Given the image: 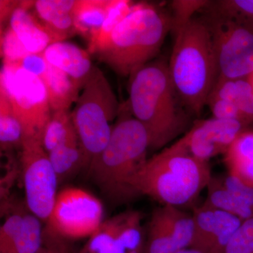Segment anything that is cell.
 <instances>
[{"label": "cell", "instance_id": "1", "mask_svg": "<svg viewBox=\"0 0 253 253\" xmlns=\"http://www.w3.org/2000/svg\"><path fill=\"white\" fill-rule=\"evenodd\" d=\"M150 146L144 126L133 117L127 104L121 106L109 143L88 168L95 184L110 201L126 204L140 196L136 181Z\"/></svg>", "mask_w": 253, "mask_h": 253}, {"label": "cell", "instance_id": "2", "mask_svg": "<svg viewBox=\"0 0 253 253\" xmlns=\"http://www.w3.org/2000/svg\"><path fill=\"white\" fill-rule=\"evenodd\" d=\"M128 91V107L147 131L150 149H162L184 131L186 117L166 61H151L134 71Z\"/></svg>", "mask_w": 253, "mask_h": 253}, {"label": "cell", "instance_id": "3", "mask_svg": "<svg viewBox=\"0 0 253 253\" xmlns=\"http://www.w3.org/2000/svg\"><path fill=\"white\" fill-rule=\"evenodd\" d=\"M172 30V18L156 5L134 2L129 14L91 52L122 77H128L157 55Z\"/></svg>", "mask_w": 253, "mask_h": 253}, {"label": "cell", "instance_id": "4", "mask_svg": "<svg viewBox=\"0 0 253 253\" xmlns=\"http://www.w3.org/2000/svg\"><path fill=\"white\" fill-rule=\"evenodd\" d=\"M169 76L183 104L199 115L217 83V66L207 24L193 18L174 33Z\"/></svg>", "mask_w": 253, "mask_h": 253}, {"label": "cell", "instance_id": "5", "mask_svg": "<svg viewBox=\"0 0 253 253\" xmlns=\"http://www.w3.org/2000/svg\"><path fill=\"white\" fill-rule=\"evenodd\" d=\"M212 177L209 163L191 156L177 142L148 159L136 189L163 206H191Z\"/></svg>", "mask_w": 253, "mask_h": 253}, {"label": "cell", "instance_id": "6", "mask_svg": "<svg viewBox=\"0 0 253 253\" xmlns=\"http://www.w3.org/2000/svg\"><path fill=\"white\" fill-rule=\"evenodd\" d=\"M121 105L107 78L95 66L71 111L73 125L85 156L86 168L105 149Z\"/></svg>", "mask_w": 253, "mask_h": 253}, {"label": "cell", "instance_id": "7", "mask_svg": "<svg viewBox=\"0 0 253 253\" xmlns=\"http://www.w3.org/2000/svg\"><path fill=\"white\" fill-rule=\"evenodd\" d=\"M0 89L7 95L22 126L23 139L41 140L52 113L42 82L16 63H3Z\"/></svg>", "mask_w": 253, "mask_h": 253}, {"label": "cell", "instance_id": "8", "mask_svg": "<svg viewBox=\"0 0 253 253\" xmlns=\"http://www.w3.org/2000/svg\"><path fill=\"white\" fill-rule=\"evenodd\" d=\"M103 217L104 208L97 198L79 188H66L56 196L44 234L63 241L89 238Z\"/></svg>", "mask_w": 253, "mask_h": 253}, {"label": "cell", "instance_id": "9", "mask_svg": "<svg viewBox=\"0 0 253 253\" xmlns=\"http://www.w3.org/2000/svg\"><path fill=\"white\" fill-rule=\"evenodd\" d=\"M207 24L218 79L247 78L253 73V32L239 23L211 14Z\"/></svg>", "mask_w": 253, "mask_h": 253}, {"label": "cell", "instance_id": "10", "mask_svg": "<svg viewBox=\"0 0 253 253\" xmlns=\"http://www.w3.org/2000/svg\"><path fill=\"white\" fill-rule=\"evenodd\" d=\"M20 149L28 209L41 220L47 221L58 194L57 175L41 140L23 139Z\"/></svg>", "mask_w": 253, "mask_h": 253}, {"label": "cell", "instance_id": "11", "mask_svg": "<svg viewBox=\"0 0 253 253\" xmlns=\"http://www.w3.org/2000/svg\"><path fill=\"white\" fill-rule=\"evenodd\" d=\"M247 126L236 120H201L176 142L193 157L209 163L211 158L225 154Z\"/></svg>", "mask_w": 253, "mask_h": 253}, {"label": "cell", "instance_id": "12", "mask_svg": "<svg viewBox=\"0 0 253 253\" xmlns=\"http://www.w3.org/2000/svg\"><path fill=\"white\" fill-rule=\"evenodd\" d=\"M143 214L127 211L104 221L79 253H130L144 251Z\"/></svg>", "mask_w": 253, "mask_h": 253}, {"label": "cell", "instance_id": "13", "mask_svg": "<svg viewBox=\"0 0 253 253\" xmlns=\"http://www.w3.org/2000/svg\"><path fill=\"white\" fill-rule=\"evenodd\" d=\"M195 224L191 248L204 253H223L243 221L220 210L201 205L193 212Z\"/></svg>", "mask_w": 253, "mask_h": 253}, {"label": "cell", "instance_id": "14", "mask_svg": "<svg viewBox=\"0 0 253 253\" xmlns=\"http://www.w3.org/2000/svg\"><path fill=\"white\" fill-rule=\"evenodd\" d=\"M35 1H20L9 21V26L31 54H41L60 39L41 22L30 9Z\"/></svg>", "mask_w": 253, "mask_h": 253}, {"label": "cell", "instance_id": "15", "mask_svg": "<svg viewBox=\"0 0 253 253\" xmlns=\"http://www.w3.org/2000/svg\"><path fill=\"white\" fill-rule=\"evenodd\" d=\"M43 55L48 63L66 73L81 90L94 68L89 51L69 42L60 41L51 44Z\"/></svg>", "mask_w": 253, "mask_h": 253}, {"label": "cell", "instance_id": "16", "mask_svg": "<svg viewBox=\"0 0 253 253\" xmlns=\"http://www.w3.org/2000/svg\"><path fill=\"white\" fill-rule=\"evenodd\" d=\"M77 0H38L33 9L36 16L48 29L65 40L76 34L74 11Z\"/></svg>", "mask_w": 253, "mask_h": 253}, {"label": "cell", "instance_id": "17", "mask_svg": "<svg viewBox=\"0 0 253 253\" xmlns=\"http://www.w3.org/2000/svg\"><path fill=\"white\" fill-rule=\"evenodd\" d=\"M38 78L45 86L51 112L67 111L76 104L81 89L59 68L48 63L45 70Z\"/></svg>", "mask_w": 253, "mask_h": 253}, {"label": "cell", "instance_id": "18", "mask_svg": "<svg viewBox=\"0 0 253 253\" xmlns=\"http://www.w3.org/2000/svg\"><path fill=\"white\" fill-rule=\"evenodd\" d=\"M228 174L253 187V131L246 129L236 137L226 154Z\"/></svg>", "mask_w": 253, "mask_h": 253}, {"label": "cell", "instance_id": "19", "mask_svg": "<svg viewBox=\"0 0 253 253\" xmlns=\"http://www.w3.org/2000/svg\"><path fill=\"white\" fill-rule=\"evenodd\" d=\"M112 0H77L75 6V29L89 42L104 23Z\"/></svg>", "mask_w": 253, "mask_h": 253}, {"label": "cell", "instance_id": "20", "mask_svg": "<svg viewBox=\"0 0 253 253\" xmlns=\"http://www.w3.org/2000/svg\"><path fill=\"white\" fill-rule=\"evenodd\" d=\"M210 96L230 101L238 108L246 122L253 123V89L247 78L218 79Z\"/></svg>", "mask_w": 253, "mask_h": 253}, {"label": "cell", "instance_id": "21", "mask_svg": "<svg viewBox=\"0 0 253 253\" xmlns=\"http://www.w3.org/2000/svg\"><path fill=\"white\" fill-rule=\"evenodd\" d=\"M179 251L162 208H156L150 219L144 253H176Z\"/></svg>", "mask_w": 253, "mask_h": 253}, {"label": "cell", "instance_id": "22", "mask_svg": "<svg viewBox=\"0 0 253 253\" xmlns=\"http://www.w3.org/2000/svg\"><path fill=\"white\" fill-rule=\"evenodd\" d=\"M206 206L239 217L243 221L253 218V211L241 204L224 187L219 176H212L208 183Z\"/></svg>", "mask_w": 253, "mask_h": 253}, {"label": "cell", "instance_id": "23", "mask_svg": "<svg viewBox=\"0 0 253 253\" xmlns=\"http://www.w3.org/2000/svg\"><path fill=\"white\" fill-rule=\"evenodd\" d=\"M73 125L71 111H54L51 113L49 122L42 136V144L49 153L68 141L78 139Z\"/></svg>", "mask_w": 253, "mask_h": 253}, {"label": "cell", "instance_id": "24", "mask_svg": "<svg viewBox=\"0 0 253 253\" xmlns=\"http://www.w3.org/2000/svg\"><path fill=\"white\" fill-rule=\"evenodd\" d=\"M49 157L59 181L86 168V159L79 139L68 141L49 153Z\"/></svg>", "mask_w": 253, "mask_h": 253}, {"label": "cell", "instance_id": "25", "mask_svg": "<svg viewBox=\"0 0 253 253\" xmlns=\"http://www.w3.org/2000/svg\"><path fill=\"white\" fill-rule=\"evenodd\" d=\"M23 138V128L9 98L0 89V143L1 150H9L20 146Z\"/></svg>", "mask_w": 253, "mask_h": 253}, {"label": "cell", "instance_id": "26", "mask_svg": "<svg viewBox=\"0 0 253 253\" xmlns=\"http://www.w3.org/2000/svg\"><path fill=\"white\" fill-rule=\"evenodd\" d=\"M44 244L41 219L33 213H25L21 231L6 253H37Z\"/></svg>", "mask_w": 253, "mask_h": 253}, {"label": "cell", "instance_id": "27", "mask_svg": "<svg viewBox=\"0 0 253 253\" xmlns=\"http://www.w3.org/2000/svg\"><path fill=\"white\" fill-rule=\"evenodd\" d=\"M211 14L231 20L253 32V0H223L213 3Z\"/></svg>", "mask_w": 253, "mask_h": 253}, {"label": "cell", "instance_id": "28", "mask_svg": "<svg viewBox=\"0 0 253 253\" xmlns=\"http://www.w3.org/2000/svg\"><path fill=\"white\" fill-rule=\"evenodd\" d=\"M134 4V1L130 0H112L102 26L94 38L88 42L87 51L89 54L106 41L116 26L129 14Z\"/></svg>", "mask_w": 253, "mask_h": 253}, {"label": "cell", "instance_id": "29", "mask_svg": "<svg viewBox=\"0 0 253 253\" xmlns=\"http://www.w3.org/2000/svg\"><path fill=\"white\" fill-rule=\"evenodd\" d=\"M9 26L1 32V56L3 63H16L31 55Z\"/></svg>", "mask_w": 253, "mask_h": 253}, {"label": "cell", "instance_id": "30", "mask_svg": "<svg viewBox=\"0 0 253 253\" xmlns=\"http://www.w3.org/2000/svg\"><path fill=\"white\" fill-rule=\"evenodd\" d=\"M209 1L202 0H176L172 2V30L176 33L194 18L195 13L206 7Z\"/></svg>", "mask_w": 253, "mask_h": 253}, {"label": "cell", "instance_id": "31", "mask_svg": "<svg viewBox=\"0 0 253 253\" xmlns=\"http://www.w3.org/2000/svg\"><path fill=\"white\" fill-rule=\"evenodd\" d=\"M223 253H253V218L243 221Z\"/></svg>", "mask_w": 253, "mask_h": 253}, {"label": "cell", "instance_id": "32", "mask_svg": "<svg viewBox=\"0 0 253 253\" xmlns=\"http://www.w3.org/2000/svg\"><path fill=\"white\" fill-rule=\"evenodd\" d=\"M25 213L11 214L0 229V253H6L22 228Z\"/></svg>", "mask_w": 253, "mask_h": 253}, {"label": "cell", "instance_id": "33", "mask_svg": "<svg viewBox=\"0 0 253 253\" xmlns=\"http://www.w3.org/2000/svg\"><path fill=\"white\" fill-rule=\"evenodd\" d=\"M206 105L211 109L213 117L219 119L236 120L249 126L244 116L235 105L226 100L215 97H208Z\"/></svg>", "mask_w": 253, "mask_h": 253}, {"label": "cell", "instance_id": "34", "mask_svg": "<svg viewBox=\"0 0 253 253\" xmlns=\"http://www.w3.org/2000/svg\"><path fill=\"white\" fill-rule=\"evenodd\" d=\"M37 253H72L63 240L51 238L44 234V244Z\"/></svg>", "mask_w": 253, "mask_h": 253}, {"label": "cell", "instance_id": "35", "mask_svg": "<svg viewBox=\"0 0 253 253\" xmlns=\"http://www.w3.org/2000/svg\"><path fill=\"white\" fill-rule=\"evenodd\" d=\"M20 1H0V8H1V25L9 21L11 14L14 10L19 5Z\"/></svg>", "mask_w": 253, "mask_h": 253}, {"label": "cell", "instance_id": "36", "mask_svg": "<svg viewBox=\"0 0 253 253\" xmlns=\"http://www.w3.org/2000/svg\"><path fill=\"white\" fill-rule=\"evenodd\" d=\"M176 253H204L199 250L192 249V248H188V249L181 250Z\"/></svg>", "mask_w": 253, "mask_h": 253}, {"label": "cell", "instance_id": "37", "mask_svg": "<svg viewBox=\"0 0 253 253\" xmlns=\"http://www.w3.org/2000/svg\"><path fill=\"white\" fill-rule=\"evenodd\" d=\"M247 80L249 81L251 85L252 86L253 89V73H252L251 76H249V77L247 78Z\"/></svg>", "mask_w": 253, "mask_h": 253}, {"label": "cell", "instance_id": "38", "mask_svg": "<svg viewBox=\"0 0 253 253\" xmlns=\"http://www.w3.org/2000/svg\"><path fill=\"white\" fill-rule=\"evenodd\" d=\"M144 251H137V252H133L130 253H144Z\"/></svg>", "mask_w": 253, "mask_h": 253}]
</instances>
